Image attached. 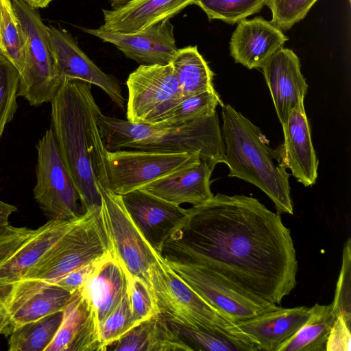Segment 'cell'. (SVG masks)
Masks as SVG:
<instances>
[{
  "label": "cell",
  "mask_w": 351,
  "mask_h": 351,
  "mask_svg": "<svg viewBox=\"0 0 351 351\" xmlns=\"http://www.w3.org/2000/svg\"><path fill=\"white\" fill-rule=\"evenodd\" d=\"M160 254L165 261L204 266L277 305L297 285L290 230L280 214L243 195L217 193L187 209Z\"/></svg>",
  "instance_id": "obj_1"
},
{
  "label": "cell",
  "mask_w": 351,
  "mask_h": 351,
  "mask_svg": "<svg viewBox=\"0 0 351 351\" xmlns=\"http://www.w3.org/2000/svg\"><path fill=\"white\" fill-rule=\"evenodd\" d=\"M50 103L51 128L83 213L99 208L101 197L92 168L91 152L101 137L99 119L103 113L93 95L92 84L64 79Z\"/></svg>",
  "instance_id": "obj_2"
},
{
  "label": "cell",
  "mask_w": 351,
  "mask_h": 351,
  "mask_svg": "<svg viewBox=\"0 0 351 351\" xmlns=\"http://www.w3.org/2000/svg\"><path fill=\"white\" fill-rule=\"evenodd\" d=\"M221 111L223 160L229 177L250 182L263 191L274 202L278 214L293 213L287 169L278 163L274 149L261 130L231 106Z\"/></svg>",
  "instance_id": "obj_3"
},
{
  "label": "cell",
  "mask_w": 351,
  "mask_h": 351,
  "mask_svg": "<svg viewBox=\"0 0 351 351\" xmlns=\"http://www.w3.org/2000/svg\"><path fill=\"white\" fill-rule=\"evenodd\" d=\"M99 125L104 144L109 151L132 149L197 154L213 169L224 158L217 112L176 126L133 123L102 114Z\"/></svg>",
  "instance_id": "obj_4"
},
{
  "label": "cell",
  "mask_w": 351,
  "mask_h": 351,
  "mask_svg": "<svg viewBox=\"0 0 351 351\" xmlns=\"http://www.w3.org/2000/svg\"><path fill=\"white\" fill-rule=\"evenodd\" d=\"M149 287L158 311L166 319L195 327L224 331L258 348L232 321L184 282L167 265L160 254L151 267Z\"/></svg>",
  "instance_id": "obj_5"
},
{
  "label": "cell",
  "mask_w": 351,
  "mask_h": 351,
  "mask_svg": "<svg viewBox=\"0 0 351 351\" xmlns=\"http://www.w3.org/2000/svg\"><path fill=\"white\" fill-rule=\"evenodd\" d=\"M100 208L84 213L23 278L54 284L72 271L109 254L110 246Z\"/></svg>",
  "instance_id": "obj_6"
},
{
  "label": "cell",
  "mask_w": 351,
  "mask_h": 351,
  "mask_svg": "<svg viewBox=\"0 0 351 351\" xmlns=\"http://www.w3.org/2000/svg\"><path fill=\"white\" fill-rule=\"evenodd\" d=\"M11 2L25 43L17 95L25 98L32 106H40L51 101L62 80L50 51L47 26L40 14L22 0Z\"/></svg>",
  "instance_id": "obj_7"
},
{
  "label": "cell",
  "mask_w": 351,
  "mask_h": 351,
  "mask_svg": "<svg viewBox=\"0 0 351 351\" xmlns=\"http://www.w3.org/2000/svg\"><path fill=\"white\" fill-rule=\"evenodd\" d=\"M105 186L123 195L200 162L198 154L120 149L104 152Z\"/></svg>",
  "instance_id": "obj_8"
},
{
  "label": "cell",
  "mask_w": 351,
  "mask_h": 351,
  "mask_svg": "<svg viewBox=\"0 0 351 351\" xmlns=\"http://www.w3.org/2000/svg\"><path fill=\"white\" fill-rule=\"evenodd\" d=\"M34 197L49 220H73L84 214L80 197L60 156L51 128L38 141Z\"/></svg>",
  "instance_id": "obj_9"
},
{
  "label": "cell",
  "mask_w": 351,
  "mask_h": 351,
  "mask_svg": "<svg viewBox=\"0 0 351 351\" xmlns=\"http://www.w3.org/2000/svg\"><path fill=\"white\" fill-rule=\"evenodd\" d=\"M126 85V118L133 123L159 124L184 99L170 63L140 65L129 75Z\"/></svg>",
  "instance_id": "obj_10"
},
{
  "label": "cell",
  "mask_w": 351,
  "mask_h": 351,
  "mask_svg": "<svg viewBox=\"0 0 351 351\" xmlns=\"http://www.w3.org/2000/svg\"><path fill=\"white\" fill-rule=\"evenodd\" d=\"M98 188L101 197L100 215L110 254L130 278H140L149 286V271L160 254L144 239L126 210L121 195L100 186Z\"/></svg>",
  "instance_id": "obj_11"
},
{
  "label": "cell",
  "mask_w": 351,
  "mask_h": 351,
  "mask_svg": "<svg viewBox=\"0 0 351 351\" xmlns=\"http://www.w3.org/2000/svg\"><path fill=\"white\" fill-rule=\"evenodd\" d=\"M165 262L204 300L234 324L280 307L247 293L204 266Z\"/></svg>",
  "instance_id": "obj_12"
},
{
  "label": "cell",
  "mask_w": 351,
  "mask_h": 351,
  "mask_svg": "<svg viewBox=\"0 0 351 351\" xmlns=\"http://www.w3.org/2000/svg\"><path fill=\"white\" fill-rule=\"evenodd\" d=\"M72 294L55 284L22 278L7 287L0 308V336L19 326L62 311Z\"/></svg>",
  "instance_id": "obj_13"
},
{
  "label": "cell",
  "mask_w": 351,
  "mask_h": 351,
  "mask_svg": "<svg viewBox=\"0 0 351 351\" xmlns=\"http://www.w3.org/2000/svg\"><path fill=\"white\" fill-rule=\"evenodd\" d=\"M47 35L55 66L62 81L73 79L97 86L118 108L124 110L125 98L119 81L99 69L69 32L47 26Z\"/></svg>",
  "instance_id": "obj_14"
},
{
  "label": "cell",
  "mask_w": 351,
  "mask_h": 351,
  "mask_svg": "<svg viewBox=\"0 0 351 351\" xmlns=\"http://www.w3.org/2000/svg\"><path fill=\"white\" fill-rule=\"evenodd\" d=\"M104 42L114 45L127 58L140 65H165L178 51L173 26L165 20L134 34H121L97 28H82Z\"/></svg>",
  "instance_id": "obj_15"
},
{
  "label": "cell",
  "mask_w": 351,
  "mask_h": 351,
  "mask_svg": "<svg viewBox=\"0 0 351 351\" xmlns=\"http://www.w3.org/2000/svg\"><path fill=\"white\" fill-rule=\"evenodd\" d=\"M121 197L126 210L144 239L160 254L162 243L186 216L187 209L142 189Z\"/></svg>",
  "instance_id": "obj_16"
},
{
  "label": "cell",
  "mask_w": 351,
  "mask_h": 351,
  "mask_svg": "<svg viewBox=\"0 0 351 351\" xmlns=\"http://www.w3.org/2000/svg\"><path fill=\"white\" fill-rule=\"evenodd\" d=\"M277 116L284 125L293 110H304L308 84L301 72L298 56L290 49L282 48L261 67Z\"/></svg>",
  "instance_id": "obj_17"
},
{
  "label": "cell",
  "mask_w": 351,
  "mask_h": 351,
  "mask_svg": "<svg viewBox=\"0 0 351 351\" xmlns=\"http://www.w3.org/2000/svg\"><path fill=\"white\" fill-rule=\"evenodd\" d=\"M282 126L284 142L274 149L278 163L304 186H312L317 178L319 160L305 110H293Z\"/></svg>",
  "instance_id": "obj_18"
},
{
  "label": "cell",
  "mask_w": 351,
  "mask_h": 351,
  "mask_svg": "<svg viewBox=\"0 0 351 351\" xmlns=\"http://www.w3.org/2000/svg\"><path fill=\"white\" fill-rule=\"evenodd\" d=\"M288 40L282 30L261 17L243 19L237 23L230 41V52L235 62L249 69L261 68Z\"/></svg>",
  "instance_id": "obj_19"
},
{
  "label": "cell",
  "mask_w": 351,
  "mask_h": 351,
  "mask_svg": "<svg viewBox=\"0 0 351 351\" xmlns=\"http://www.w3.org/2000/svg\"><path fill=\"white\" fill-rule=\"evenodd\" d=\"M45 351H103L98 323L80 290L63 309L60 327Z\"/></svg>",
  "instance_id": "obj_20"
},
{
  "label": "cell",
  "mask_w": 351,
  "mask_h": 351,
  "mask_svg": "<svg viewBox=\"0 0 351 351\" xmlns=\"http://www.w3.org/2000/svg\"><path fill=\"white\" fill-rule=\"evenodd\" d=\"M195 0H130L112 10L103 9L100 29L114 33L134 34L169 20Z\"/></svg>",
  "instance_id": "obj_21"
},
{
  "label": "cell",
  "mask_w": 351,
  "mask_h": 351,
  "mask_svg": "<svg viewBox=\"0 0 351 351\" xmlns=\"http://www.w3.org/2000/svg\"><path fill=\"white\" fill-rule=\"evenodd\" d=\"M129 278L119 262L110 253L99 261L80 289L98 325L114 311L128 293Z\"/></svg>",
  "instance_id": "obj_22"
},
{
  "label": "cell",
  "mask_w": 351,
  "mask_h": 351,
  "mask_svg": "<svg viewBox=\"0 0 351 351\" xmlns=\"http://www.w3.org/2000/svg\"><path fill=\"white\" fill-rule=\"evenodd\" d=\"M310 308H282L237 322L236 326L250 337L259 350L278 351L304 324Z\"/></svg>",
  "instance_id": "obj_23"
},
{
  "label": "cell",
  "mask_w": 351,
  "mask_h": 351,
  "mask_svg": "<svg viewBox=\"0 0 351 351\" xmlns=\"http://www.w3.org/2000/svg\"><path fill=\"white\" fill-rule=\"evenodd\" d=\"M213 169L200 160L196 165L158 179L142 189L166 201L180 205L201 204L213 196L210 176Z\"/></svg>",
  "instance_id": "obj_24"
},
{
  "label": "cell",
  "mask_w": 351,
  "mask_h": 351,
  "mask_svg": "<svg viewBox=\"0 0 351 351\" xmlns=\"http://www.w3.org/2000/svg\"><path fill=\"white\" fill-rule=\"evenodd\" d=\"M80 218L73 220H48L39 227L37 233L0 266V288H7L21 280L42 256Z\"/></svg>",
  "instance_id": "obj_25"
},
{
  "label": "cell",
  "mask_w": 351,
  "mask_h": 351,
  "mask_svg": "<svg viewBox=\"0 0 351 351\" xmlns=\"http://www.w3.org/2000/svg\"><path fill=\"white\" fill-rule=\"evenodd\" d=\"M111 351H191L157 313L130 330L107 348Z\"/></svg>",
  "instance_id": "obj_26"
},
{
  "label": "cell",
  "mask_w": 351,
  "mask_h": 351,
  "mask_svg": "<svg viewBox=\"0 0 351 351\" xmlns=\"http://www.w3.org/2000/svg\"><path fill=\"white\" fill-rule=\"evenodd\" d=\"M170 64L184 99L215 90L213 83L214 73L196 45L178 49Z\"/></svg>",
  "instance_id": "obj_27"
},
{
  "label": "cell",
  "mask_w": 351,
  "mask_h": 351,
  "mask_svg": "<svg viewBox=\"0 0 351 351\" xmlns=\"http://www.w3.org/2000/svg\"><path fill=\"white\" fill-rule=\"evenodd\" d=\"M336 318L332 303H318L310 308V315L290 339L278 351H324L332 325Z\"/></svg>",
  "instance_id": "obj_28"
},
{
  "label": "cell",
  "mask_w": 351,
  "mask_h": 351,
  "mask_svg": "<svg viewBox=\"0 0 351 351\" xmlns=\"http://www.w3.org/2000/svg\"><path fill=\"white\" fill-rule=\"evenodd\" d=\"M191 351H258L253 343L224 331L193 326L166 319Z\"/></svg>",
  "instance_id": "obj_29"
},
{
  "label": "cell",
  "mask_w": 351,
  "mask_h": 351,
  "mask_svg": "<svg viewBox=\"0 0 351 351\" xmlns=\"http://www.w3.org/2000/svg\"><path fill=\"white\" fill-rule=\"evenodd\" d=\"M63 310L25 324L14 330L8 341L10 351H45L61 324Z\"/></svg>",
  "instance_id": "obj_30"
},
{
  "label": "cell",
  "mask_w": 351,
  "mask_h": 351,
  "mask_svg": "<svg viewBox=\"0 0 351 351\" xmlns=\"http://www.w3.org/2000/svg\"><path fill=\"white\" fill-rule=\"evenodd\" d=\"M3 10L0 29V53L20 72L24 62L25 38L11 0H1Z\"/></svg>",
  "instance_id": "obj_31"
},
{
  "label": "cell",
  "mask_w": 351,
  "mask_h": 351,
  "mask_svg": "<svg viewBox=\"0 0 351 351\" xmlns=\"http://www.w3.org/2000/svg\"><path fill=\"white\" fill-rule=\"evenodd\" d=\"M223 106L215 90H207L184 99L160 126H176L213 114L217 106Z\"/></svg>",
  "instance_id": "obj_32"
},
{
  "label": "cell",
  "mask_w": 351,
  "mask_h": 351,
  "mask_svg": "<svg viewBox=\"0 0 351 351\" xmlns=\"http://www.w3.org/2000/svg\"><path fill=\"white\" fill-rule=\"evenodd\" d=\"M267 0H195L209 20L218 19L235 24L259 12Z\"/></svg>",
  "instance_id": "obj_33"
},
{
  "label": "cell",
  "mask_w": 351,
  "mask_h": 351,
  "mask_svg": "<svg viewBox=\"0 0 351 351\" xmlns=\"http://www.w3.org/2000/svg\"><path fill=\"white\" fill-rule=\"evenodd\" d=\"M19 88V71L0 53V139L16 112Z\"/></svg>",
  "instance_id": "obj_34"
},
{
  "label": "cell",
  "mask_w": 351,
  "mask_h": 351,
  "mask_svg": "<svg viewBox=\"0 0 351 351\" xmlns=\"http://www.w3.org/2000/svg\"><path fill=\"white\" fill-rule=\"evenodd\" d=\"M136 324H135L128 293L117 307L98 325L99 337L103 351L119 339Z\"/></svg>",
  "instance_id": "obj_35"
},
{
  "label": "cell",
  "mask_w": 351,
  "mask_h": 351,
  "mask_svg": "<svg viewBox=\"0 0 351 351\" xmlns=\"http://www.w3.org/2000/svg\"><path fill=\"white\" fill-rule=\"evenodd\" d=\"M317 0H267L272 14L271 23L281 30H289L302 20Z\"/></svg>",
  "instance_id": "obj_36"
},
{
  "label": "cell",
  "mask_w": 351,
  "mask_h": 351,
  "mask_svg": "<svg viewBox=\"0 0 351 351\" xmlns=\"http://www.w3.org/2000/svg\"><path fill=\"white\" fill-rule=\"evenodd\" d=\"M350 271L351 241L349 238L343 247L342 265L332 306L336 317L342 314L346 321L351 324Z\"/></svg>",
  "instance_id": "obj_37"
},
{
  "label": "cell",
  "mask_w": 351,
  "mask_h": 351,
  "mask_svg": "<svg viewBox=\"0 0 351 351\" xmlns=\"http://www.w3.org/2000/svg\"><path fill=\"white\" fill-rule=\"evenodd\" d=\"M128 294L136 324L158 313L150 287L143 280L129 278Z\"/></svg>",
  "instance_id": "obj_38"
},
{
  "label": "cell",
  "mask_w": 351,
  "mask_h": 351,
  "mask_svg": "<svg viewBox=\"0 0 351 351\" xmlns=\"http://www.w3.org/2000/svg\"><path fill=\"white\" fill-rule=\"evenodd\" d=\"M27 227L8 225L0 228V266L10 259L38 231Z\"/></svg>",
  "instance_id": "obj_39"
},
{
  "label": "cell",
  "mask_w": 351,
  "mask_h": 351,
  "mask_svg": "<svg viewBox=\"0 0 351 351\" xmlns=\"http://www.w3.org/2000/svg\"><path fill=\"white\" fill-rule=\"evenodd\" d=\"M351 324L342 314L337 315L332 325L326 341V351H350Z\"/></svg>",
  "instance_id": "obj_40"
},
{
  "label": "cell",
  "mask_w": 351,
  "mask_h": 351,
  "mask_svg": "<svg viewBox=\"0 0 351 351\" xmlns=\"http://www.w3.org/2000/svg\"><path fill=\"white\" fill-rule=\"evenodd\" d=\"M99 261L72 271L54 284L73 294L83 287L86 280L97 267Z\"/></svg>",
  "instance_id": "obj_41"
},
{
  "label": "cell",
  "mask_w": 351,
  "mask_h": 351,
  "mask_svg": "<svg viewBox=\"0 0 351 351\" xmlns=\"http://www.w3.org/2000/svg\"><path fill=\"white\" fill-rule=\"evenodd\" d=\"M16 211V206L0 200V228L9 225L10 217Z\"/></svg>",
  "instance_id": "obj_42"
},
{
  "label": "cell",
  "mask_w": 351,
  "mask_h": 351,
  "mask_svg": "<svg viewBox=\"0 0 351 351\" xmlns=\"http://www.w3.org/2000/svg\"><path fill=\"white\" fill-rule=\"evenodd\" d=\"M31 7L38 9L44 8L49 5L53 0H22Z\"/></svg>",
  "instance_id": "obj_43"
},
{
  "label": "cell",
  "mask_w": 351,
  "mask_h": 351,
  "mask_svg": "<svg viewBox=\"0 0 351 351\" xmlns=\"http://www.w3.org/2000/svg\"><path fill=\"white\" fill-rule=\"evenodd\" d=\"M130 1V0H109L112 9L119 8Z\"/></svg>",
  "instance_id": "obj_44"
},
{
  "label": "cell",
  "mask_w": 351,
  "mask_h": 351,
  "mask_svg": "<svg viewBox=\"0 0 351 351\" xmlns=\"http://www.w3.org/2000/svg\"><path fill=\"white\" fill-rule=\"evenodd\" d=\"M6 288H0V308L2 307L3 304V296L6 291Z\"/></svg>",
  "instance_id": "obj_45"
},
{
  "label": "cell",
  "mask_w": 351,
  "mask_h": 351,
  "mask_svg": "<svg viewBox=\"0 0 351 351\" xmlns=\"http://www.w3.org/2000/svg\"><path fill=\"white\" fill-rule=\"evenodd\" d=\"M2 10H3L2 2H1V0H0V29H1V20H2Z\"/></svg>",
  "instance_id": "obj_46"
},
{
  "label": "cell",
  "mask_w": 351,
  "mask_h": 351,
  "mask_svg": "<svg viewBox=\"0 0 351 351\" xmlns=\"http://www.w3.org/2000/svg\"><path fill=\"white\" fill-rule=\"evenodd\" d=\"M349 3H350L351 0H348Z\"/></svg>",
  "instance_id": "obj_47"
}]
</instances>
